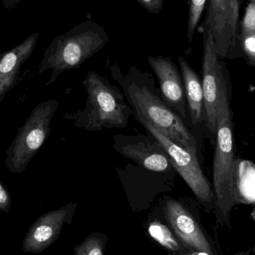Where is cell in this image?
Returning <instances> with one entry per match:
<instances>
[{"label": "cell", "instance_id": "6da1fadb", "mask_svg": "<svg viewBox=\"0 0 255 255\" xmlns=\"http://www.w3.org/2000/svg\"><path fill=\"white\" fill-rule=\"evenodd\" d=\"M110 70L113 77L122 86L135 118L147 121L198 157L197 140L182 118L156 92L152 78H148L149 73H142L136 67H131L128 73L123 76L117 64L111 66Z\"/></svg>", "mask_w": 255, "mask_h": 255}, {"label": "cell", "instance_id": "7a4b0ae2", "mask_svg": "<svg viewBox=\"0 0 255 255\" xmlns=\"http://www.w3.org/2000/svg\"><path fill=\"white\" fill-rule=\"evenodd\" d=\"M87 94L85 107L64 118L87 131L125 128L133 112L117 85L94 71L88 72L83 82Z\"/></svg>", "mask_w": 255, "mask_h": 255}, {"label": "cell", "instance_id": "3957f363", "mask_svg": "<svg viewBox=\"0 0 255 255\" xmlns=\"http://www.w3.org/2000/svg\"><path fill=\"white\" fill-rule=\"evenodd\" d=\"M109 41L105 28L91 20L84 21L53 39L45 49L37 75L52 73L45 86H49L64 72L79 68L104 48Z\"/></svg>", "mask_w": 255, "mask_h": 255}, {"label": "cell", "instance_id": "277c9868", "mask_svg": "<svg viewBox=\"0 0 255 255\" xmlns=\"http://www.w3.org/2000/svg\"><path fill=\"white\" fill-rule=\"evenodd\" d=\"M229 73L222 88L217 108L216 148L213 163V190L217 214L225 221L235 204V137L233 112L230 106Z\"/></svg>", "mask_w": 255, "mask_h": 255}, {"label": "cell", "instance_id": "5b68a950", "mask_svg": "<svg viewBox=\"0 0 255 255\" xmlns=\"http://www.w3.org/2000/svg\"><path fill=\"white\" fill-rule=\"evenodd\" d=\"M59 103L49 100L37 105L5 151L4 163L13 174L23 172L49 136L51 123Z\"/></svg>", "mask_w": 255, "mask_h": 255}, {"label": "cell", "instance_id": "8992f818", "mask_svg": "<svg viewBox=\"0 0 255 255\" xmlns=\"http://www.w3.org/2000/svg\"><path fill=\"white\" fill-rule=\"evenodd\" d=\"M150 135L155 138L166 150L169 160L197 199L207 207L215 204L214 190L205 176L199 158L169 139L161 130L143 120H139Z\"/></svg>", "mask_w": 255, "mask_h": 255}, {"label": "cell", "instance_id": "52a82bcc", "mask_svg": "<svg viewBox=\"0 0 255 255\" xmlns=\"http://www.w3.org/2000/svg\"><path fill=\"white\" fill-rule=\"evenodd\" d=\"M240 7L241 0H210L203 26L211 31L220 58H234L239 53Z\"/></svg>", "mask_w": 255, "mask_h": 255}, {"label": "cell", "instance_id": "ba28073f", "mask_svg": "<svg viewBox=\"0 0 255 255\" xmlns=\"http://www.w3.org/2000/svg\"><path fill=\"white\" fill-rule=\"evenodd\" d=\"M203 40L202 84L205 102V126L209 133L216 136L217 108L228 71L216 50L211 31L205 26H203Z\"/></svg>", "mask_w": 255, "mask_h": 255}, {"label": "cell", "instance_id": "9c48e42d", "mask_svg": "<svg viewBox=\"0 0 255 255\" xmlns=\"http://www.w3.org/2000/svg\"><path fill=\"white\" fill-rule=\"evenodd\" d=\"M117 134L114 148L119 154L133 160L147 170L169 172L173 169L169 156L161 144L151 135Z\"/></svg>", "mask_w": 255, "mask_h": 255}, {"label": "cell", "instance_id": "30bf717a", "mask_svg": "<svg viewBox=\"0 0 255 255\" xmlns=\"http://www.w3.org/2000/svg\"><path fill=\"white\" fill-rule=\"evenodd\" d=\"M76 207V204L70 203L37 218L28 229L22 242L23 253L38 254L49 248L58 239Z\"/></svg>", "mask_w": 255, "mask_h": 255}, {"label": "cell", "instance_id": "8fae6325", "mask_svg": "<svg viewBox=\"0 0 255 255\" xmlns=\"http://www.w3.org/2000/svg\"><path fill=\"white\" fill-rule=\"evenodd\" d=\"M148 61L158 79L162 100L182 119L187 121L188 109L181 71L168 57L150 55Z\"/></svg>", "mask_w": 255, "mask_h": 255}, {"label": "cell", "instance_id": "7c38bea8", "mask_svg": "<svg viewBox=\"0 0 255 255\" xmlns=\"http://www.w3.org/2000/svg\"><path fill=\"white\" fill-rule=\"evenodd\" d=\"M164 208L166 219L183 246L211 255L209 242L187 208L171 197L165 199Z\"/></svg>", "mask_w": 255, "mask_h": 255}, {"label": "cell", "instance_id": "4fadbf2b", "mask_svg": "<svg viewBox=\"0 0 255 255\" xmlns=\"http://www.w3.org/2000/svg\"><path fill=\"white\" fill-rule=\"evenodd\" d=\"M38 40V33H33L22 43L0 56V104L6 94L17 83L19 70L32 55Z\"/></svg>", "mask_w": 255, "mask_h": 255}, {"label": "cell", "instance_id": "5bb4252c", "mask_svg": "<svg viewBox=\"0 0 255 255\" xmlns=\"http://www.w3.org/2000/svg\"><path fill=\"white\" fill-rule=\"evenodd\" d=\"M184 82L188 115L193 125L205 124V102L202 80L183 56L178 58Z\"/></svg>", "mask_w": 255, "mask_h": 255}, {"label": "cell", "instance_id": "9a60e30c", "mask_svg": "<svg viewBox=\"0 0 255 255\" xmlns=\"http://www.w3.org/2000/svg\"><path fill=\"white\" fill-rule=\"evenodd\" d=\"M150 236L166 250L179 254L184 247H181L178 240L165 225L159 222H152L148 227Z\"/></svg>", "mask_w": 255, "mask_h": 255}, {"label": "cell", "instance_id": "2e32d148", "mask_svg": "<svg viewBox=\"0 0 255 255\" xmlns=\"http://www.w3.org/2000/svg\"><path fill=\"white\" fill-rule=\"evenodd\" d=\"M207 0H188L189 11L187 20V40L191 44L197 29L199 20L204 11Z\"/></svg>", "mask_w": 255, "mask_h": 255}, {"label": "cell", "instance_id": "e0dca14e", "mask_svg": "<svg viewBox=\"0 0 255 255\" xmlns=\"http://www.w3.org/2000/svg\"><path fill=\"white\" fill-rule=\"evenodd\" d=\"M105 243L96 235L88 237L82 244L75 247V255H104Z\"/></svg>", "mask_w": 255, "mask_h": 255}, {"label": "cell", "instance_id": "ac0fdd59", "mask_svg": "<svg viewBox=\"0 0 255 255\" xmlns=\"http://www.w3.org/2000/svg\"><path fill=\"white\" fill-rule=\"evenodd\" d=\"M240 44L249 63L253 65L255 61V33L241 34Z\"/></svg>", "mask_w": 255, "mask_h": 255}, {"label": "cell", "instance_id": "d6986e66", "mask_svg": "<svg viewBox=\"0 0 255 255\" xmlns=\"http://www.w3.org/2000/svg\"><path fill=\"white\" fill-rule=\"evenodd\" d=\"M251 33H255V2L254 1H252L246 10L241 34H251Z\"/></svg>", "mask_w": 255, "mask_h": 255}, {"label": "cell", "instance_id": "ffe728a7", "mask_svg": "<svg viewBox=\"0 0 255 255\" xmlns=\"http://www.w3.org/2000/svg\"><path fill=\"white\" fill-rule=\"evenodd\" d=\"M11 196L5 186L0 181V212L8 214L11 208Z\"/></svg>", "mask_w": 255, "mask_h": 255}, {"label": "cell", "instance_id": "44dd1931", "mask_svg": "<svg viewBox=\"0 0 255 255\" xmlns=\"http://www.w3.org/2000/svg\"><path fill=\"white\" fill-rule=\"evenodd\" d=\"M148 13L158 14L163 8L165 0H136Z\"/></svg>", "mask_w": 255, "mask_h": 255}, {"label": "cell", "instance_id": "7402d4cb", "mask_svg": "<svg viewBox=\"0 0 255 255\" xmlns=\"http://www.w3.org/2000/svg\"><path fill=\"white\" fill-rule=\"evenodd\" d=\"M178 255H211L205 252L199 251V250H193V249L186 248L184 247L182 251Z\"/></svg>", "mask_w": 255, "mask_h": 255}, {"label": "cell", "instance_id": "603a6c76", "mask_svg": "<svg viewBox=\"0 0 255 255\" xmlns=\"http://www.w3.org/2000/svg\"><path fill=\"white\" fill-rule=\"evenodd\" d=\"M21 0H1L3 5L7 10L14 8L20 2Z\"/></svg>", "mask_w": 255, "mask_h": 255}, {"label": "cell", "instance_id": "cb8c5ba5", "mask_svg": "<svg viewBox=\"0 0 255 255\" xmlns=\"http://www.w3.org/2000/svg\"><path fill=\"white\" fill-rule=\"evenodd\" d=\"M251 217L252 218H253V220H254L255 221V209L254 210V211H253V213H252Z\"/></svg>", "mask_w": 255, "mask_h": 255}, {"label": "cell", "instance_id": "d4e9b609", "mask_svg": "<svg viewBox=\"0 0 255 255\" xmlns=\"http://www.w3.org/2000/svg\"><path fill=\"white\" fill-rule=\"evenodd\" d=\"M252 1H254V2H255V0H252Z\"/></svg>", "mask_w": 255, "mask_h": 255}, {"label": "cell", "instance_id": "484cf974", "mask_svg": "<svg viewBox=\"0 0 255 255\" xmlns=\"http://www.w3.org/2000/svg\"><path fill=\"white\" fill-rule=\"evenodd\" d=\"M253 65H255V61L254 62V64H253Z\"/></svg>", "mask_w": 255, "mask_h": 255}, {"label": "cell", "instance_id": "4316f807", "mask_svg": "<svg viewBox=\"0 0 255 255\" xmlns=\"http://www.w3.org/2000/svg\"></svg>", "mask_w": 255, "mask_h": 255}]
</instances>
